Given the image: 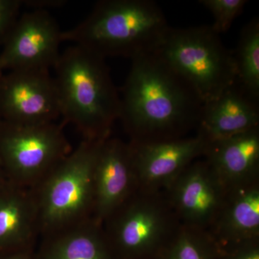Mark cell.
Wrapping results in <instances>:
<instances>
[{
	"label": "cell",
	"instance_id": "6da1fadb",
	"mask_svg": "<svg viewBox=\"0 0 259 259\" xmlns=\"http://www.w3.org/2000/svg\"><path fill=\"white\" fill-rule=\"evenodd\" d=\"M120 97L119 119L135 143L185 137L197 127L203 106L190 85L155 53L131 59Z\"/></svg>",
	"mask_w": 259,
	"mask_h": 259
},
{
	"label": "cell",
	"instance_id": "7a4b0ae2",
	"mask_svg": "<svg viewBox=\"0 0 259 259\" xmlns=\"http://www.w3.org/2000/svg\"><path fill=\"white\" fill-rule=\"evenodd\" d=\"M61 117L83 140L110 137L120 117V93L105 59L83 47L73 45L61 53L54 68Z\"/></svg>",
	"mask_w": 259,
	"mask_h": 259
},
{
	"label": "cell",
	"instance_id": "3957f363",
	"mask_svg": "<svg viewBox=\"0 0 259 259\" xmlns=\"http://www.w3.org/2000/svg\"><path fill=\"white\" fill-rule=\"evenodd\" d=\"M169 28L161 8L151 0H102L88 18L63 31L62 40L104 59H133L154 53Z\"/></svg>",
	"mask_w": 259,
	"mask_h": 259
},
{
	"label": "cell",
	"instance_id": "277c9868",
	"mask_svg": "<svg viewBox=\"0 0 259 259\" xmlns=\"http://www.w3.org/2000/svg\"><path fill=\"white\" fill-rule=\"evenodd\" d=\"M103 141L83 140L32 188L44 238L92 220L94 167Z\"/></svg>",
	"mask_w": 259,
	"mask_h": 259
},
{
	"label": "cell",
	"instance_id": "5b68a950",
	"mask_svg": "<svg viewBox=\"0 0 259 259\" xmlns=\"http://www.w3.org/2000/svg\"><path fill=\"white\" fill-rule=\"evenodd\" d=\"M154 53L190 85L203 104L236 82L233 53L210 25L170 27Z\"/></svg>",
	"mask_w": 259,
	"mask_h": 259
},
{
	"label": "cell",
	"instance_id": "8992f818",
	"mask_svg": "<svg viewBox=\"0 0 259 259\" xmlns=\"http://www.w3.org/2000/svg\"><path fill=\"white\" fill-rule=\"evenodd\" d=\"M180 224L163 191L139 189L102 226L118 259H156Z\"/></svg>",
	"mask_w": 259,
	"mask_h": 259
},
{
	"label": "cell",
	"instance_id": "52a82bcc",
	"mask_svg": "<svg viewBox=\"0 0 259 259\" xmlns=\"http://www.w3.org/2000/svg\"><path fill=\"white\" fill-rule=\"evenodd\" d=\"M72 150L55 122L17 124L0 120V165L15 185L34 188Z\"/></svg>",
	"mask_w": 259,
	"mask_h": 259
},
{
	"label": "cell",
	"instance_id": "ba28073f",
	"mask_svg": "<svg viewBox=\"0 0 259 259\" xmlns=\"http://www.w3.org/2000/svg\"><path fill=\"white\" fill-rule=\"evenodd\" d=\"M62 30L46 9L20 15L0 52V69L50 71L59 60Z\"/></svg>",
	"mask_w": 259,
	"mask_h": 259
},
{
	"label": "cell",
	"instance_id": "9c48e42d",
	"mask_svg": "<svg viewBox=\"0 0 259 259\" xmlns=\"http://www.w3.org/2000/svg\"><path fill=\"white\" fill-rule=\"evenodd\" d=\"M59 95L50 71L12 70L0 78V120L17 124L55 122Z\"/></svg>",
	"mask_w": 259,
	"mask_h": 259
},
{
	"label": "cell",
	"instance_id": "30bf717a",
	"mask_svg": "<svg viewBox=\"0 0 259 259\" xmlns=\"http://www.w3.org/2000/svg\"><path fill=\"white\" fill-rule=\"evenodd\" d=\"M163 192L182 224L207 231L228 194L204 159L192 162Z\"/></svg>",
	"mask_w": 259,
	"mask_h": 259
},
{
	"label": "cell",
	"instance_id": "8fae6325",
	"mask_svg": "<svg viewBox=\"0 0 259 259\" xmlns=\"http://www.w3.org/2000/svg\"><path fill=\"white\" fill-rule=\"evenodd\" d=\"M139 190H166L179 175L197 158L203 156L207 142L194 137L156 142H129Z\"/></svg>",
	"mask_w": 259,
	"mask_h": 259
},
{
	"label": "cell",
	"instance_id": "7c38bea8",
	"mask_svg": "<svg viewBox=\"0 0 259 259\" xmlns=\"http://www.w3.org/2000/svg\"><path fill=\"white\" fill-rule=\"evenodd\" d=\"M138 190L129 143L111 136L104 140L94 167L92 220L102 226Z\"/></svg>",
	"mask_w": 259,
	"mask_h": 259
},
{
	"label": "cell",
	"instance_id": "4fadbf2b",
	"mask_svg": "<svg viewBox=\"0 0 259 259\" xmlns=\"http://www.w3.org/2000/svg\"><path fill=\"white\" fill-rule=\"evenodd\" d=\"M258 101L235 82L203 104L197 134L209 143L258 127Z\"/></svg>",
	"mask_w": 259,
	"mask_h": 259
},
{
	"label": "cell",
	"instance_id": "5bb4252c",
	"mask_svg": "<svg viewBox=\"0 0 259 259\" xmlns=\"http://www.w3.org/2000/svg\"><path fill=\"white\" fill-rule=\"evenodd\" d=\"M204 160L227 190L259 180V127L207 143Z\"/></svg>",
	"mask_w": 259,
	"mask_h": 259
},
{
	"label": "cell",
	"instance_id": "9a60e30c",
	"mask_svg": "<svg viewBox=\"0 0 259 259\" xmlns=\"http://www.w3.org/2000/svg\"><path fill=\"white\" fill-rule=\"evenodd\" d=\"M38 235L33 190L8 181L0 188V254L34 248Z\"/></svg>",
	"mask_w": 259,
	"mask_h": 259
},
{
	"label": "cell",
	"instance_id": "2e32d148",
	"mask_svg": "<svg viewBox=\"0 0 259 259\" xmlns=\"http://www.w3.org/2000/svg\"><path fill=\"white\" fill-rule=\"evenodd\" d=\"M208 231L223 253L259 241V180L228 191Z\"/></svg>",
	"mask_w": 259,
	"mask_h": 259
},
{
	"label": "cell",
	"instance_id": "e0dca14e",
	"mask_svg": "<svg viewBox=\"0 0 259 259\" xmlns=\"http://www.w3.org/2000/svg\"><path fill=\"white\" fill-rule=\"evenodd\" d=\"M35 259H118L102 225L93 220L44 237Z\"/></svg>",
	"mask_w": 259,
	"mask_h": 259
},
{
	"label": "cell",
	"instance_id": "ac0fdd59",
	"mask_svg": "<svg viewBox=\"0 0 259 259\" xmlns=\"http://www.w3.org/2000/svg\"><path fill=\"white\" fill-rule=\"evenodd\" d=\"M233 53L236 80L247 93L259 100V19H252L242 29Z\"/></svg>",
	"mask_w": 259,
	"mask_h": 259
},
{
	"label": "cell",
	"instance_id": "d6986e66",
	"mask_svg": "<svg viewBox=\"0 0 259 259\" xmlns=\"http://www.w3.org/2000/svg\"><path fill=\"white\" fill-rule=\"evenodd\" d=\"M222 255L208 231L181 223L156 259H218Z\"/></svg>",
	"mask_w": 259,
	"mask_h": 259
},
{
	"label": "cell",
	"instance_id": "ffe728a7",
	"mask_svg": "<svg viewBox=\"0 0 259 259\" xmlns=\"http://www.w3.org/2000/svg\"><path fill=\"white\" fill-rule=\"evenodd\" d=\"M246 0H200L199 3L208 9L214 21L211 28L221 35L231 28L232 24L243 11Z\"/></svg>",
	"mask_w": 259,
	"mask_h": 259
},
{
	"label": "cell",
	"instance_id": "44dd1931",
	"mask_svg": "<svg viewBox=\"0 0 259 259\" xmlns=\"http://www.w3.org/2000/svg\"><path fill=\"white\" fill-rule=\"evenodd\" d=\"M23 7L24 1L21 0H0V47L14 26Z\"/></svg>",
	"mask_w": 259,
	"mask_h": 259
},
{
	"label": "cell",
	"instance_id": "7402d4cb",
	"mask_svg": "<svg viewBox=\"0 0 259 259\" xmlns=\"http://www.w3.org/2000/svg\"><path fill=\"white\" fill-rule=\"evenodd\" d=\"M223 259H259V241L238 245L223 252Z\"/></svg>",
	"mask_w": 259,
	"mask_h": 259
},
{
	"label": "cell",
	"instance_id": "603a6c76",
	"mask_svg": "<svg viewBox=\"0 0 259 259\" xmlns=\"http://www.w3.org/2000/svg\"><path fill=\"white\" fill-rule=\"evenodd\" d=\"M34 248L0 254V259H35Z\"/></svg>",
	"mask_w": 259,
	"mask_h": 259
},
{
	"label": "cell",
	"instance_id": "cb8c5ba5",
	"mask_svg": "<svg viewBox=\"0 0 259 259\" xmlns=\"http://www.w3.org/2000/svg\"><path fill=\"white\" fill-rule=\"evenodd\" d=\"M8 179H7L6 175H5L4 171H3V168H2L1 165H0V188L3 187L8 182Z\"/></svg>",
	"mask_w": 259,
	"mask_h": 259
},
{
	"label": "cell",
	"instance_id": "d4e9b609",
	"mask_svg": "<svg viewBox=\"0 0 259 259\" xmlns=\"http://www.w3.org/2000/svg\"><path fill=\"white\" fill-rule=\"evenodd\" d=\"M3 73H4V72H3V71H2L1 69H0V78H1L2 75L3 74Z\"/></svg>",
	"mask_w": 259,
	"mask_h": 259
}]
</instances>
